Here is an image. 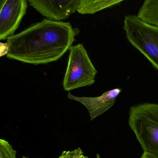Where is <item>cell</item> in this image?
I'll return each mask as SVG.
<instances>
[{"mask_svg":"<svg viewBox=\"0 0 158 158\" xmlns=\"http://www.w3.org/2000/svg\"><path fill=\"white\" fill-rule=\"evenodd\" d=\"M79 32L69 22L44 19L7 38L6 57L34 65L55 62L69 50Z\"/></svg>","mask_w":158,"mask_h":158,"instance_id":"6da1fadb","label":"cell"},{"mask_svg":"<svg viewBox=\"0 0 158 158\" xmlns=\"http://www.w3.org/2000/svg\"><path fill=\"white\" fill-rule=\"evenodd\" d=\"M129 124L144 152L158 157V104L145 103L131 107Z\"/></svg>","mask_w":158,"mask_h":158,"instance_id":"7a4b0ae2","label":"cell"},{"mask_svg":"<svg viewBox=\"0 0 158 158\" xmlns=\"http://www.w3.org/2000/svg\"><path fill=\"white\" fill-rule=\"evenodd\" d=\"M123 28L130 43L158 71V27L145 22L137 15H128Z\"/></svg>","mask_w":158,"mask_h":158,"instance_id":"3957f363","label":"cell"},{"mask_svg":"<svg viewBox=\"0 0 158 158\" xmlns=\"http://www.w3.org/2000/svg\"><path fill=\"white\" fill-rule=\"evenodd\" d=\"M63 86L66 91L94 83L97 71L91 62L87 52L81 44L71 46Z\"/></svg>","mask_w":158,"mask_h":158,"instance_id":"277c9868","label":"cell"},{"mask_svg":"<svg viewBox=\"0 0 158 158\" xmlns=\"http://www.w3.org/2000/svg\"><path fill=\"white\" fill-rule=\"evenodd\" d=\"M27 7V0H6L0 13V40L14 35Z\"/></svg>","mask_w":158,"mask_h":158,"instance_id":"5b68a950","label":"cell"},{"mask_svg":"<svg viewBox=\"0 0 158 158\" xmlns=\"http://www.w3.org/2000/svg\"><path fill=\"white\" fill-rule=\"evenodd\" d=\"M81 0H27L42 15L61 21L77 12Z\"/></svg>","mask_w":158,"mask_h":158,"instance_id":"8992f818","label":"cell"},{"mask_svg":"<svg viewBox=\"0 0 158 158\" xmlns=\"http://www.w3.org/2000/svg\"><path fill=\"white\" fill-rule=\"evenodd\" d=\"M122 90L116 88L103 93L97 97L75 96L70 93L68 95V98L80 102L86 107L89 112L91 120L106 112L112 106L116 98L120 94Z\"/></svg>","mask_w":158,"mask_h":158,"instance_id":"52a82bcc","label":"cell"},{"mask_svg":"<svg viewBox=\"0 0 158 158\" xmlns=\"http://www.w3.org/2000/svg\"><path fill=\"white\" fill-rule=\"evenodd\" d=\"M124 1L125 0H81L77 12L82 15H92Z\"/></svg>","mask_w":158,"mask_h":158,"instance_id":"ba28073f","label":"cell"},{"mask_svg":"<svg viewBox=\"0 0 158 158\" xmlns=\"http://www.w3.org/2000/svg\"><path fill=\"white\" fill-rule=\"evenodd\" d=\"M137 15L145 22L158 27V0H144Z\"/></svg>","mask_w":158,"mask_h":158,"instance_id":"9c48e42d","label":"cell"},{"mask_svg":"<svg viewBox=\"0 0 158 158\" xmlns=\"http://www.w3.org/2000/svg\"><path fill=\"white\" fill-rule=\"evenodd\" d=\"M17 152L4 139L0 138V158H17Z\"/></svg>","mask_w":158,"mask_h":158,"instance_id":"30bf717a","label":"cell"},{"mask_svg":"<svg viewBox=\"0 0 158 158\" xmlns=\"http://www.w3.org/2000/svg\"><path fill=\"white\" fill-rule=\"evenodd\" d=\"M83 155V152L81 148H78L72 151H65L62 153L58 158H80Z\"/></svg>","mask_w":158,"mask_h":158,"instance_id":"8fae6325","label":"cell"},{"mask_svg":"<svg viewBox=\"0 0 158 158\" xmlns=\"http://www.w3.org/2000/svg\"><path fill=\"white\" fill-rule=\"evenodd\" d=\"M9 45L8 43L0 42V57L6 55L8 51Z\"/></svg>","mask_w":158,"mask_h":158,"instance_id":"7c38bea8","label":"cell"},{"mask_svg":"<svg viewBox=\"0 0 158 158\" xmlns=\"http://www.w3.org/2000/svg\"><path fill=\"white\" fill-rule=\"evenodd\" d=\"M141 158H158V157L144 152Z\"/></svg>","mask_w":158,"mask_h":158,"instance_id":"4fadbf2b","label":"cell"},{"mask_svg":"<svg viewBox=\"0 0 158 158\" xmlns=\"http://www.w3.org/2000/svg\"><path fill=\"white\" fill-rule=\"evenodd\" d=\"M6 0H0V13H1V10L3 6L4 5Z\"/></svg>","mask_w":158,"mask_h":158,"instance_id":"5bb4252c","label":"cell"},{"mask_svg":"<svg viewBox=\"0 0 158 158\" xmlns=\"http://www.w3.org/2000/svg\"><path fill=\"white\" fill-rule=\"evenodd\" d=\"M80 158H88V157L86 156H84L83 155H82L81 156V157Z\"/></svg>","mask_w":158,"mask_h":158,"instance_id":"9a60e30c","label":"cell"},{"mask_svg":"<svg viewBox=\"0 0 158 158\" xmlns=\"http://www.w3.org/2000/svg\"><path fill=\"white\" fill-rule=\"evenodd\" d=\"M22 157H23V158H29L28 157H27L25 156H22Z\"/></svg>","mask_w":158,"mask_h":158,"instance_id":"2e32d148","label":"cell"}]
</instances>
